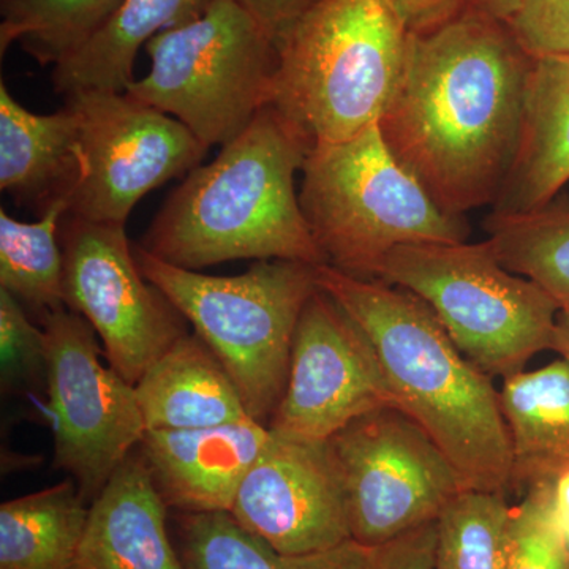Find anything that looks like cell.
Wrapping results in <instances>:
<instances>
[{"label": "cell", "instance_id": "cell-28", "mask_svg": "<svg viewBox=\"0 0 569 569\" xmlns=\"http://www.w3.org/2000/svg\"><path fill=\"white\" fill-rule=\"evenodd\" d=\"M505 569H569V545L553 518L550 485L512 507Z\"/></svg>", "mask_w": 569, "mask_h": 569}, {"label": "cell", "instance_id": "cell-6", "mask_svg": "<svg viewBox=\"0 0 569 569\" xmlns=\"http://www.w3.org/2000/svg\"><path fill=\"white\" fill-rule=\"evenodd\" d=\"M133 253L141 274L233 378L249 417L268 426L287 387L296 326L318 290V266L263 260L242 274L217 277L167 263L140 244Z\"/></svg>", "mask_w": 569, "mask_h": 569}, {"label": "cell", "instance_id": "cell-23", "mask_svg": "<svg viewBox=\"0 0 569 569\" xmlns=\"http://www.w3.org/2000/svg\"><path fill=\"white\" fill-rule=\"evenodd\" d=\"M174 545L186 569H366L370 548L355 539L313 553H283L231 512H174Z\"/></svg>", "mask_w": 569, "mask_h": 569}, {"label": "cell", "instance_id": "cell-11", "mask_svg": "<svg viewBox=\"0 0 569 569\" xmlns=\"http://www.w3.org/2000/svg\"><path fill=\"white\" fill-rule=\"evenodd\" d=\"M63 301L102 342L104 358L134 385L186 331V318L141 274L126 224L69 216L59 230Z\"/></svg>", "mask_w": 569, "mask_h": 569}, {"label": "cell", "instance_id": "cell-8", "mask_svg": "<svg viewBox=\"0 0 569 569\" xmlns=\"http://www.w3.org/2000/svg\"><path fill=\"white\" fill-rule=\"evenodd\" d=\"M146 51L151 70L126 93L178 119L208 149L234 140L271 102L277 40L238 0H213Z\"/></svg>", "mask_w": 569, "mask_h": 569}, {"label": "cell", "instance_id": "cell-15", "mask_svg": "<svg viewBox=\"0 0 569 569\" xmlns=\"http://www.w3.org/2000/svg\"><path fill=\"white\" fill-rule=\"evenodd\" d=\"M269 438L268 426L247 418L201 429L146 430L137 449L168 509L230 512Z\"/></svg>", "mask_w": 569, "mask_h": 569}, {"label": "cell", "instance_id": "cell-3", "mask_svg": "<svg viewBox=\"0 0 569 569\" xmlns=\"http://www.w3.org/2000/svg\"><path fill=\"white\" fill-rule=\"evenodd\" d=\"M310 148L305 132L268 104L212 162L187 174L140 246L190 271L233 260L328 264L296 192Z\"/></svg>", "mask_w": 569, "mask_h": 569}, {"label": "cell", "instance_id": "cell-19", "mask_svg": "<svg viewBox=\"0 0 569 569\" xmlns=\"http://www.w3.org/2000/svg\"><path fill=\"white\" fill-rule=\"evenodd\" d=\"M146 430H187L250 418L233 378L197 335H183L134 385Z\"/></svg>", "mask_w": 569, "mask_h": 569}, {"label": "cell", "instance_id": "cell-1", "mask_svg": "<svg viewBox=\"0 0 569 569\" xmlns=\"http://www.w3.org/2000/svg\"><path fill=\"white\" fill-rule=\"evenodd\" d=\"M531 61L507 22L470 7L411 32L378 127L445 213L466 217L497 203L518 153Z\"/></svg>", "mask_w": 569, "mask_h": 569}, {"label": "cell", "instance_id": "cell-9", "mask_svg": "<svg viewBox=\"0 0 569 569\" xmlns=\"http://www.w3.org/2000/svg\"><path fill=\"white\" fill-rule=\"evenodd\" d=\"M346 488L351 538L377 548L436 522L466 482L425 429L395 407L329 438Z\"/></svg>", "mask_w": 569, "mask_h": 569}, {"label": "cell", "instance_id": "cell-4", "mask_svg": "<svg viewBox=\"0 0 569 569\" xmlns=\"http://www.w3.org/2000/svg\"><path fill=\"white\" fill-rule=\"evenodd\" d=\"M410 37L387 0H312L277 39L269 104L312 146L350 140L383 118Z\"/></svg>", "mask_w": 569, "mask_h": 569}, {"label": "cell", "instance_id": "cell-35", "mask_svg": "<svg viewBox=\"0 0 569 569\" xmlns=\"http://www.w3.org/2000/svg\"><path fill=\"white\" fill-rule=\"evenodd\" d=\"M518 3L519 0H468L467 7L505 22L511 17Z\"/></svg>", "mask_w": 569, "mask_h": 569}, {"label": "cell", "instance_id": "cell-10", "mask_svg": "<svg viewBox=\"0 0 569 569\" xmlns=\"http://www.w3.org/2000/svg\"><path fill=\"white\" fill-rule=\"evenodd\" d=\"M47 339L54 462L91 505L146 433L132 383L102 362L96 331L69 307L40 321Z\"/></svg>", "mask_w": 569, "mask_h": 569}, {"label": "cell", "instance_id": "cell-21", "mask_svg": "<svg viewBox=\"0 0 569 569\" xmlns=\"http://www.w3.org/2000/svg\"><path fill=\"white\" fill-rule=\"evenodd\" d=\"M213 0H122L91 39L52 70L56 92H126L138 51L153 37L197 20Z\"/></svg>", "mask_w": 569, "mask_h": 569}, {"label": "cell", "instance_id": "cell-18", "mask_svg": "<svg viewBox=\"0 0 569 569\" xmlns=\"http://www.w3.org/2000/svg\"><path fill=\"white\" fill-rule=\"evenodd\" d=\"M569 182V56L531 61L518 153L493 213L545 208Z\"/></svg>", "mask_w": 569, "mask_h": 569}, {"label": "cell", "instance_id": "cell-37", "mask_svg": "<svg viewBox=\"0 0 569 569\" xmlns=\"http://www.w3.org/2000/svg\"><path fill=\"white\" fill-rule=\"evenodd\" d=\"M310 2H312V0H310Z\"/></svg>", "mask_w": 569, "mask_h": 569}, {"label": "cell", "instance_id": "cell-5", "mask_svg": "<svg viewBox=\"0 0 569 569\" xmlns=\"http://www.w3.org/2000/svg\"><path fill=\"white\" fill-rule=\"evenodd\" d=\"M299 204L326 261L348 276L376 279L397 247L468 241L466 217L445 213L397 162L373 126L355 138L310 148Z\"/></svg>", "mask_w": 569, "mask_h": 569}, {"label": "cell", "instance_id": "cell-30", "mask_svg": "<svg viewBox=\"0 0 569 569\" xmlns=\"http://www.w3.org/2000/svg\"><path fill=\"white\" fill-rule=\"evenodd\" d=\"M505 22L530 59L569 56V0H519Z\"/></svg>", "mask_w": 569, "mask_h": 569}, {"label": "cell", "instance_id": "cell-26", "mask_svg": "<svg viewBox=\"0 0 569 569\" xmlns=\"http://www.w3.org/2000/svg\"><path fill=\"white\" fill-rule=\"evenodd\" d=\"M122 0H0V52L13 44L58 66L110 20Z\"/></svg>", "mask_w": 569, "mask_h": 569}, {"label": "cell", "instance_id": "cell-13", "mask_svg": "<svg viewBox=\"0 0 569 569\" xmlns=\"http://www.w3.org/2000/svg\"><path fill=\"white\" fill-rule=\"evenodd\" d=\"M383 407L395 403L372 348L318 287L296 326L287 387L269 430L295 440H329L348 422Z\"/></svg>", "mask_w": 569, "mask_h": 569}, {"label": "cell", "instance_id": "cell-20", "mask_svg": "<svg viewBox=\"0 0 569 569\" xmlns=\"http://www.w3.org/2000/svg\"><path fill=\"white\" fill-rule=\"evenodd\" d=\"M500 406L511 441V488L523 498L569 470V366L563 359L503 380Z\"/></svg>", "mask_w": 569, "mask_h": 569}, {"label": "cell", "instance_id": "cell-31", "mask_svg": "<svg viewBox=\"0 0 569 569\" xmlns=\"http://www.w3.org/2000/svg\"><path fill=\"white\" fill-rule=\"evenodd\" d=\"M436 538V522H432L370 548L366 569H432Z\"/></svg>", "mask_w": 569, "mask_h": 569}, {"label": "cell", "instance_id": "cell-16", "mask_svg": "<svg viewBox=\"0 0 569 569\" xmlns=\"http://www.w3.org/2000/svg\"><path fill=\"white\" fill-rule=\"evenodd\" d=\"M168 511L134 449L89 505L78 569H186Z\"/></svg>", "mask_w": 569, "mask_h": 569}, {"label": "cell", "instance_id": "cell-34", "mask_svg": "<svg viewBox=\"0 0 569 569\" xmlns=\"http://www.w3.org/2000/svg\"><path fill=\"white\" fill-rule=\"evenodd\" d=\"M550 505L557 526L569 545V470L550 485Z\"/></svg>", "mask_w": 569, "mask_h": 569}, {"label": "cell", "instance_id": "cell-27", "mask_svg": "<svg viewBox=\"0 0 569 569\" xmlns=\"http://www.w3.org/2000/svg\"><path fill=\"white\" fill-rule=\"evenodd\" d=\"M511 515L501 493L462 490L436 520L432 569H505Z\"/></svg>", "mask_w": 569, "mask_h": 569}, {"label": "cell", "instance_id": "cell-7", "mask_svg": "<svg viewBox=\"0 0 569 569\" xmlns=\"http://www.w3.org/2000/svg\"><path fill=\"white\" fill-rule=\"evenodd\" d=\"M376 279L421 298L489 377L507 380L552 348L559 306L539 284L505 268L486 241L397 247Z\"/></svg>", "mask_w": 569, "mask_h": 569}, {"label": "cell", "instance_id": "cell-29", "mask_svg": "<svg viewBox=\"0 0 569 569\" xmlns=\"http://www.w3.org/2000/svg\"><path fill=\"white\" fill-rule=\"evenodd\" d=\"M48 356L43 328L33 326L24 307L0 290V385L3 395L47 387Z\"/></svg>", "mask_w": 569, "mask_h": 569}, {"label": "cell", "instance_id": "cell-2", "mask_svg": "<svg viewBox=\"0 0 569 569\" xmlns=\"http://www.w3.org/2000/svg\"><path fill=\"white\" fill-rule=\"evenodd\" d=\"M317 283L358 325L397 410L418 422L458 468L467 489L511 488V441L492 377L467 359L429 306L380 279L329 264Z\"/></svg>", "mask_w": 569, "mask_h": 569}, {"label": "cell", "instance_id": "cell-25", "mask_svg": "<svg viewBox=\"0 0 569 569\" xmlns=\"http://www.w3.org/2000/svg\"><path fill=\"white\" fill-rule=\"evenodd\" d=\"M69 203L50 206L36 222L0 211V290L43 320L66 306L63 252L59 230Z\"/></svg>", "mask_w": 569, "mask_h": 569}, {"label": "cell", "instance_id": "cell-32", "mask_svg": "<svg viewBox=\"0 0 569 569\" xmlns=\"http://www.w3.org/2000/svg\"><path fill=\"white\" fill-rule=\"evenodd\" d=\"M399 14L410 32H425L437 28L460 11L467 9L468 0H387Z\"/></svg>", "mask_w": 569, "mask_h": 569}, {"label": "cell", "instance_id": "cell-22", "mask_svg": "<svg viewBox=\"0 0 569 569\" xmlns=\"http://www.w3.org/2000/svg\"><path fill=\"white\" fill-rule=\"evenodd\" d=\"M89 505L73 479L0 507V569H78Z\"/></svg>", "mask_w": 569, "mask_h": 569}, {"label": "cell", "instance_id": "cell-12", "mask_svg": "<svg viewBox=\"0 0 569 569\" xmlns=\"http://www.w3.org/2000/svg\"><path fill=\"white\" fill-rule=\"evenodd\" d=\"M66 102L80 119L84 173L69 216L126 224L142 197L189 174L208 148L182 122L126 92L81 91Z\"/></svg>", "mask_w": 569, "mask_h": 569}, {"label": "cell", "instance_id": "cell-14", "mask_svg": "<svg viewBox=\"0 0 569 569\" xmlns=\"http://www.w3.org/2000/svg\"><path fill=\"white\" fill-rule=\"evenodd\" d=\"M231 516L283 553H313L351 541L342 475L329 440L271 432L246 475Z\"/></svg>", "mask_w": 569, "mask_h": 569}, {"label": "cell", "instance_id": "cell-33", "mask_svg": "<svg viewBox=\"0 0 569 569\" xmlns=\"http://www.w3.org/2000/svg\"><path fill=\"white\" fill-rule=\"evenodd\" d=\"M274 39L309 6L310 0H238Z\"/></svg>", "mask_w": 569, "mask_h": 569}, {"label": "cell", "instance_id": "cell-17", "mask_svg": "<svg viewBox=\"0 0 569 569\" xmlns=\"http://www.w3.org/2000/svg\"><path fill=\"white\" fill-rule=\"evenodd\" d=\"M84 173L80 119L69 102L51 114L26 110L0 84V189L41 213L67 201Z\"/></svg>", "mask_w": 569, "mask_h": 569}, {"label": "cell", "instance_id": "cell-36", "mask_svg": "<svg viewBox=\"0 0 569 569\" xmlns=\"http://www.w3.org/2000/svg\"><path fill=\"white\" fill-rule=\"evenodd\" d=\"M550 350L560 355V359L569 366V310H560L557 317L556 331H553L552 348Z\"/></svg>", "mask_w": 569, "mask_h": 569}, {"label": "cell", "instance_id": "cell-24", "mask_svg": "<svg viewBox=\"0 0 569 569\" xmlns=\"http://www.w3.org/2000/svg\"><path fill=\"white\" fill-rule=\"evenodd\" d=\"M489 249L505 268L539 284L560 310H569V198L557 197L526 213H490Z\"/></svg>", "mask_w": 569, "mask_h": 569}]
</instances>
